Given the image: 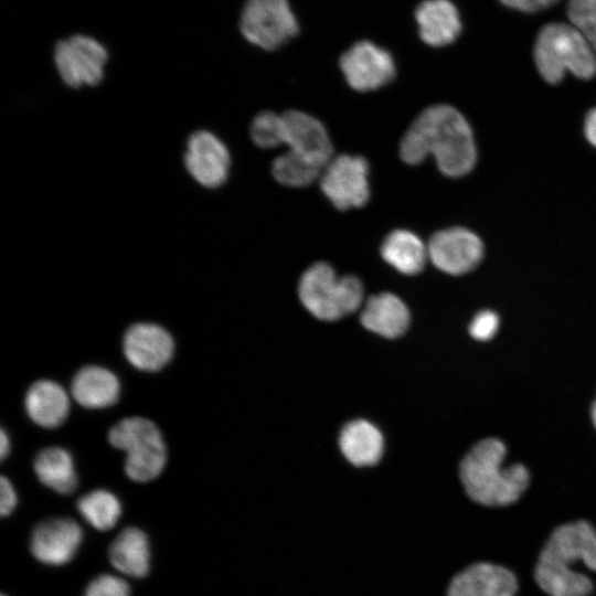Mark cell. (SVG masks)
Segmentation results:
<instances>
[{
  "label": "cell",
  "instance_id": "obj_1",
  "mask_svg": "<svg viewBox=\"0 0 596 596\" xmlns=\"http://www.w3.org/2000/svg\"><path fill=\"white\" fill-rule=\"evenodd\" d=\"M435 158L441 173L458 178L469 173L477 161L472 130L454 107L437 104L424 109L400 142V157L407 164Z\"/></svg>",
  "mask_w": 596,
  "mask_h": 596
},
{
  "label": "cell",
  "instance_id": "obj_18",
  "mask_svg": "<svg viewBox=\"0 0 596 596\" xmlns=\"http://www.w3.org/2000/svg\"><path fill=\"white\" fill-rule=\"evenodd\" d=\"M24 407L29 418L43 428H56L70 412L65 390L52 380L34 382L26 391Z\"/></svg>",
  "mask_w": 596,
  "mask_h": 596
},
{
  "label": "cell",
  "instance_id": "obj_5",
  "mask_svg": "<svg viewBox=\"0 0 596 596\" xmlns=\"http://www.w3.org/2000/svg\"><path fill=\"white\" fill-rule=\"evenodd\" d=\"M299 299L316 318L333 321L358 310L363 301V286L354 276H339L324 262L311 265L301 276Z\"/></svg>",
  "mask_w": 596,
  "mask_h": 596
},
{
  "label": "cell",
  "instance_id": "obj_13",
  "mask_svg": "<svg viewBox=\"0 0 596 596\" xmlns=\"http://www.w3.org/2000/svg\"><path fill=\"white\" fill-rule=\"evenodd\" d=\"M83 535V530L76 521L68 518L50 519L34 528L30 550L43 564L64 565L77 553Z\"/></svg>",
  "mask_w": 596,
  "mask_h": 596
},
{
  "label": "cell",
  "instance_id": "obj_36",
  "mask_svg": "<svg viewBox=\"0 0 596 596\" xmlns=\"http://www.w3.org/2000/svg\"><path fill=\"white\" fill-rule=\"evenodd\" d=\"M590 415H592L593 424L596 428V401L592 405Z\"/></svg>",
  "mask_w": 596,
  "mask_h": 596
},
{
  "label": "cell",
  "instance_id": "obj_8",
  "mask_svg": "<svg viewBox=\"0 0 596 596\" xmlns=\"http://www.w3.org/2000/svg\"><path fill=\"white\" fill-rule=\"evenodd\" d=\"M319 180L321 191L339 210L362 207L369 201V164L361 156L333 157Z\"/></svg>",
  "mask_w": 596,
  "mask_h": 596
},
{
  "label": "cell",
  "instance_id": "obj_19",
  "mask_svg": "<svg viewBox=\"0 0 596 596\" xmlns=\"http://www.w3.org/2000/svg\"><path fill=\"white\" fill-rule=\"evenodd\" d=\"M360 321L368 330L394 339L407 330L409 311L396 295L381 292L371 296L364 302Z\"/></svg>",
  "mask_w": 596,
  "mask_h": 596
},
{
  "label": "cell",
  "instance_id": "obj_30",
  "mask_svg": "<svg viewBox=\"0 0 596 596\" xmlns=\"http://www.w3.org/2000/svg\"><path fill=\"white\" fill-rule=\"evenodd\" d=\"M130 586L124 578L103 574L87 585L83 596H130Z\"/></svg>",
  "mask_w": 596,
  "mask_h": 596
},
{
  "label": "cell",
  "instance_id": "obj_37",
  "mask_svg": "<svg viewBox=\"0 0 596 596\" xmlns=\"http://www.w3.org/2000/svg\"><path fill=\"white\" fill-rule=\"evenodd\" d=\"M1 596H6V595H1Z\"/></svg>",
  "mask_w": 596,
  "mask_h": 596
},
{
  "label": "cell",
  "instance_id": "obj_2",
  "mask_svg": "<svg viewBox=\"0 0 596 596\" xmlns=\"http://www.w3.org/2000/svg\"><path fill=\"white\" fill-rule=\"evenodd\" d=\"M582 568L596 572V530L578 520L552 532L540 553L534 578L549 596H587L593 583Z\"/></svg>",
  "mask_w": 596,
  "mask_h": 596
},
{
  "label": "cell",
  "instance_id": "obj_23",
  "mask_svg": "<svg viewBox=\"0 0 596 596\" xmlns=\"http://www.w3.org/2000/svg\"><path fill=\"white\" fill-rule=\"evenodd\" d=\"M381 255L389 265L405 275L419 273L428 259L427 245L407 230L387 234L381 245Z\"/></svg>",
  "mask_w": 596,
  "mask_h": 596
},
{
  "label": "cell",
  "instance_id": "obj_12",
  "mask_svg": "<svg viewBox=\"0 0 596 596\" xmlns=\"http://www.w3.org/2000/svg\"><path fill=\"white\" fill-rule=\"evenodd\" d=\"M123 349L127 361L134 368L143 372H157L172 359L174 341L161 326L138 322L126 330Z\"/></svg>",
  "mask_w": 596,
  "mask_h": 596
},
{
  "label": "cell",
  "instance_id": "obj_6",
  "mask_svg": "<svg viewBox=\"0 0 596 596\" xmlns=\"http://www.w3.org/2000/svg\"><path fill=\"white\" fill-rule=\"evenodd\" d=\"M240 29L248 42L265 50L278 49L299 31L287 0H247Z\"/></svg>",
  "mask_w": 596,
  "mask_h": 596
},
{
  "label": "cell",
  "instance_id": "obj_3",
  "mask_svg": "<svg viewBox=\"0 0 596 596\" xmlns=\"http://www.w3.org/2000/svg\"><path fill=\"white\" fill-rule=\"evenodd\" d=\"M507 447L488 437L475 444L459 466V477L469 498L482 505L503 507L515 502L530 482L522 464L503 467Z\"/></svg>",
  "mask_w": 596,
  "mask_h": 596
},
{
  "label": "cell",
  "instance_id": "obj_15",
  "mask_svg": "<svg viewBox=\"0 0 596 596\" xmlns=\"http://www.w3.org/2000/svg\"><path fill=\"white\" fill-rule=\"evenodd\" d=\"M518 581L508 568L493 563H475L450 582L447 596H514Z\"/></svg>",
  "mask_w": 596,
  "mask_h": 596
},
{
  "label": "cell",
  "instance_id": "obj_10",
  "mask_svg": "<svg viewBox=\"0 0 596 596\" xmlns=\"http://www.w3.org/2000/svg\"><path fill=\"white\" fill-rule=\"evenodd\" d=\"M428 259L439 270L462 275L472 270L483 257V244L477 234L464 227L436 232L427 244Z\"/></svg>",
  "mask_w": 596,
  "mask_h": 596
},
{
  "label": "cell",
  "instance_id": "obj_29",
  "mask_svg": "<svg viewBox=\"0 0 596 596\" xmlns=\"http://www.w3.org/2000/svg\"><path fill=\"white\" fill-rule=\"evenodd\" d=\"M567 15L596 51V0H568Z\"/></svg>",
  "mask_w": 596,
  "mask_h": 596
},
{
  "label": "cell",
  "instance_id": "obj_34",
  "mask_svg": "<svg viewBox=\"0 0 596 596\" xmlns=\"http://www.w3.org/2000/svg\"><path fill=\"white\" fill-rule=\"evenodd\" d=\"M584 132L589 143L596 147V107L590 109L586 115Z\"/></svg>",
  "mask_w": 596,
  "mask_h": 596
},
{
  "label": "cell",
  "instance_id": "obj_28",
  "mask_svg": "<svg viewBox=\"0 0 596 596\" xmlns=\"http://www.w3.org/2000/svg\"><path fill=\"white\" fill-rule=\"evenodd\" d=\"M253 142L264 149L284 145L283 116L269 110L257 114L249 128Z\"/></svg>",
  "mask_w": 596,
  "mask_h": 596
},
{
  "label": "cell",
  "instance_id": "obj_32",
  "mask_svg": "<svg viewBox=\"0 0 596 596\" xmlns=\"http://www.w3.org/2000/svg\"><path fill=\"white\" fill-rule=\"evenodd\" d=\"M0 513L7 517L12 513L18 503V496L11 481L1 477L0 479Z\"/></svg>",
  "mask_w": 596,
  "mask_h": 596
},
{
  "label": "cell",
  "instance_id": "obj_31",
  "mask_svg": "<svg viewBox=\"0 0 596 596\" xmlns=\"http://www.w3.org/2000/svg\"><path fill=\"white\" fill-rule=\"evenodd\" d=\"M499 327V317L492 310L479 311L470 322L469 333L479 341H488L494 337Z\"/></svg>",
  "mask_w": 596,
  "mask_h": 596
},
{
  "label": "cell",
  "instance_id": "obj_9",
  "mask_svg": "<svg viewBox=\"0 0 596 596\" xmlns=\"http://www.w3.org/2000/svg\"><path fill=\"white\" fill-rule=\"evenodd\" d=\"M347 83L358 92L377 89L389 84L396 70L392 55L370 41L353 44L340 57Z\"/></svg>",
  "mask_w": 596,
  "mask_h": 596
},
{
  "label": "cell",
  "instance_id": "obj_21",
  "mask_svg": "<svg viewBox=\"0 0 596 596\" xmlns=\"http://www.w3.org/2000/svg\"><path fill=\"white\" fill-rule=\"evenodd\" d=\"M33 468L39 481L60 494H71L78 486L72 455L62 447L41 449L35 455Z\"/></svg>",
  "mask_w": 596,
  "mask_h": 596
},
{
  "label": "cell",
  "instance_id": "obj_7",
  "mask_svg": "<svg viewBox=\"0 0 596 596\" xmlns=\"http://www.w3.org/2000/svg\"><path fill=\"white\" fill-rule=\"evenodd\" d=\"M107 50L94 38L75 34L56 43L54 63L62 81L72 88L98 85L105 74Z\"/></svg>",
  "mask_w": 596,
  "mask_h": 596
},
{
  "label": "cell",
  "instance_id": "obj_11",
  "mask_svg": "<svg viewBox=\"0 0 596 596\" xmlns=\"http://www.w3.org/2000/svg\"><path fill=\"white\" fill-rule=\"evenodd\" d=\"M184 166L200 185L216 189L227 180L231 155L226 145L213 132L196 130L187 141Z\"/></svg>",
  "mask_w": 596,
  "mask_h": 596
},
{
  "label": "cell",
  "instance_id": "obj_4",
  "mask_svg": "<svg viewBox=\"0 0 596 596\" xmlns=\"http://www.w3.org/2000/svg\"><path fill=\"white\" fill-rule=\"evenodd\" d=\"M594 51L575 26L554 22L539 32L533 56L543 79L558 84L567 72L581 79L593 78L596 75Z\"/></svg>",
  "mask_w": 596,
  "mask_h": 596
},
{
  "label": "cell",
  "instance_id": "obj_16",
  "mask_svg": "<svg viewBox=\"0 0 596 596\" xmlns=\"http://www.w3.org/2000/svg\"><path fill=\"white\" fill-rule=\"evenodd\" d=\"M74 400L85 408L100 409L117 403L120 382L110 370L86 365L77 371L71 384Z\"/></svg>",
  "mask_w": 596,
  "mask_h": 596
},
{
  "label": "cell",
  "instance_id": "obj_24",
  "mask_svg": "<svg viewBox=\"0 0 596 596\" xmlns=\"http://www.w3.org/2000/svg\"><path fill=\"white\" fill-rule=\"evenodd\" d=\"M125 458V472L136 482H148L156 479L167 464V447L163 438L140 445L128 453Z\"/></svg>",
  "mask_w": 596,
  "mask_h": 596
},
{
  "label": "cell",
  "instance_id": "obj_27",
  "mask_svg": "<svg viewBox=\"0 0 596 596\" xmlns=\"http://www.w3.org/2000/svg\"><path fill=\"white\" fill-rule=\"evenodd\" d=\"M161 437L156 423L140 416L123 418L108 432L109 444L125 453Z\"/></svg>",
  "mask_w": 596,
  "mask_h": 596
},
{
  "label": "cell",
  "instance_id": "obj_22",
  "mask_svg": "<svg viewBox=\"0 0 596 596\" xmlns=\"http://www.w3.org/2000/svg\"><path fill=\"white\" fill-rule=\"evenodd\" d=\"M339 445L344 457L359 467L375 465L383 453L381 432L364 419L347 424L341 430Z\"/></svg>",
  "mask_w": 596,
  "mask_h": 596
},
{
  "label": "cell",
  "instance_id": "obj_20",
  "mask_svg": "<svg viewBox=\"0 0 596 596\" xmlns=\"http://www.w3.org/2000/svg\"><path fill=\"white\" fill-rule=\"evenodd\" d=\"M108 558L114 568L130 577H145L150 570V545L146 533L135 526L124 529L111 542Z\"/></svg>",
  "mask_w": 596,
  "mask_h": 596
},
{
  "label": "cell",
  "instance_id": "obj_26",
  "mask_svg": "<svg viewBox=\"0 0 596 596\" xmlns=\"http://www.w3.org/2000/svg\"><path fill=\"white\" fill-rule=\"evenodd\" d=\"M322 170V167L291 150L278 156L272 164L276 181L294 188L309 185L320 178Z\"/></svg>",
  "mask_w": 596,
  "mask_h": 596
},
{
  "label": "cell",
  "instance_id": "obj_17",
  "mask_svg": "<svg viewBox=\"0 0 596 596\" xmlns=\"http://www.w3.org/2000/svg\"><path fill=\"white\" fill-rule=\"evenodd\" d=\"M418 34L428 45L439 47L453 43L461 23L456 7L449 0H425L415 10Z\"/></svg>",
  "mask_w": 596,
  "mask_h": 596
},
{
  "label": "cell",
  "instance_id": "obj_35",
  "mask_svg": "<svg viewBox=\"0 0 596 596\" xmlns=\"http://www.w3.org/2000/svg\"><path fill=\"white\" fill-rule=\"evenodd\" d=\"M10 451V439L7 435L6 430L1 428L0 433V457L1 459H4Z\"/></svg>",
  "mask_w": 596,
  "mask_h": 596
},
{
  "label": "cell",
  "instance_id": "obj_25",
  "mask_svg": "<svg viewBox=\"0 0 596 596\" xmlns=\"http://www.w3.org/2000/svg\"><path fill=\"white\" fill-rule=\"evenodd\" d=\"M76 505L84 520L103 532L113 529L121 515L120 501L105 489H96L82 496Z\"/></svg>",
  "mask_w": 596,
  "mask_h": 596
},
{
  "label": "cell",
  "instance_id": "obj_33",
  "mask_svg": "<svg viewBox=\"0 0 596 596\" xmlns=\"http://www.w3.org/2000/svg\"><path fill=\"white\" fill-rule=\"evenodd\" d=\"M504 6L523 12H535L546 9L558 0H500Z\"/></svg>",
  "mask_w": 596,
  "mask_h": 596
},
{
  "label": "cell",
  "instance_id": "obj_14",
  "mask_svg": "<svg viewBox=\"0 0 596 596\" xmlns=\"http://www.w3.org/2000/svg\"><path fill=\"white\" fill-rule=\"evenodd\" d=\"M283 116L284 145L324 168L333 158L332 143L326 127L301 110H288Z\"/></svg>",
  "mask_w": 596,
  "mask_h": 596
}]
</instances>
